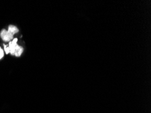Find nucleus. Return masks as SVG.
<instances>
[{"instance_id": "obj_1", "label": "nucleus", "mask_w": 151, "mask_h": 113, "mask_svg": "<svg viewBox=\"0 0 151 113\" xmlns=\"http://www.w3.org/2000/svg\"><path fill=\"white\" fill-rule=\"evenodd\" d=\"M0 37L2 39V40L4 41H6V42H10L14 39V35L12 34H10L8 31V30L6 29H2L1 33H0Z\"/></svg>"}, {"instance_id": "obj_2", "label": "nucleus", "mask_w": 151, "mask_h": 113, "mask_svg": "<svg viewBox=\"0 0 151 113\" xmlns=\"http://www.w3.org/2000/svg\"><path fill=\"white\" fill-rule=\"evenodd\" d=\"M17 42H18V39L14 38L13 39L12 41H10V43H9L8 47H9V49H10V53L12 55L14 54L16 48H17V46L18 45Z\"/></svg>"}, {"instance_id": "obj_3", "label": "nucleus", "mask_w": 151, "mask_h": 113, "mask_svg": "<svg viewBox=\"0 0 151 113\" xmlns=\"http://www.w3.org/2000/svg\"><path fill=\"white\" fill-rule=\"evenodd\" d=\"M8 31L10 33V34H12V35H14L17 33L18 32V29L17 28V27L14 26V25H9L8 26Z\"/></svg>"}, {"instance_id": "obj_4", "label": "nucleus", "mask_w": 151, "mask_h": 113, "mask_svg": "<svg viewBox=\"0 0 151 113\" xmlns=\"http://www.w3.org/2000/svg\"><path fill=\"white\" fill-rule=\"evenodd\" d=\"M23 52V48L21 47V46L17 45V48H16L15 52H14V56H16L17 57H19L21 56V54Z\"/></svg>"}, {"instance_id": "obj_5", "label": "nucleus", "mask_w": 151, "mask_h": 113, "mask_svg": "<svg viewBox=\"0 0 151 113\" xmlns=\"http://www.w3.org/2000/svg\"><path fill=\"white\" fill-rule=\"evenodd\" d=\"M4 52H5V53L6 54H10V49H9V47L8 45H4Z\"/></svg>"}, {"instance_id": "obj_6", "label": "nucleus", "mask_w": 151, "mask_h": 113, "mask_svg": "<svg viewBox=\"0 0 151 113\" xmlns=\"http://www.w3.org/2000/svg\"><path fill=\"white\" fill-rule=\"evenodd\" d=\"M4 51L2 50V48L0 47V59H1L2 58L4 57Z\"/></svg>"}]
</instances>
